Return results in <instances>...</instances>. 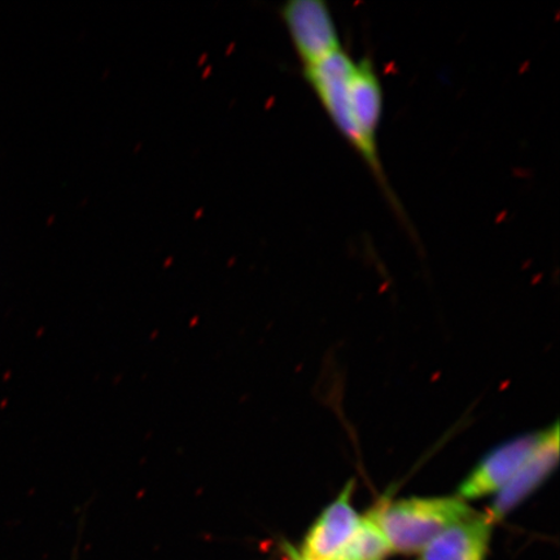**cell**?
<instances>
[{"label": "cell", "mask_w": 560, "mask_h": 560, "mask_svg": "<svg viewBox=\"0 0 560 560\" xmlns=\"http://www.w3.org/2000/svg\"><path fill=\"white\" fill-rule=\"evenodd\" d=\"M559 459V425L542 431L535 451L508 482V486L497 494L492 508L487 514L493 523L505 517L511 511L536 492L542 482L556 470Z\"/></svg>", "instance_id": "cell-6"}, {"label": "cell", "mask_w": 560, "mask_h": 560, "mask_svg": "<svg viewBox=\"0 0 560 560\" xmlns=\"http://www.w3.org/2000/svg\"><path fill=\"white\" fill-rule=\"evenodd\" d=\"M390 552L383 532L368 514L361 517L359 527L338 560H385Z\"/></svg>", "instance_id": "cell-9"}, {"label": "cell", "mask_w": 560, "mask_h": 560, "mask_svg": "<svg viewBox=\"0 0 560 560\" xmlns=\"http://www.w3.org/2000/svg\"><path fill=\"white\" fill-rule=\"evenodd\" d=\"M381 528L392 551L416 555L445 530L475 515L467 503L451 497L383 502L369 513Z\"/></svg>", "instance_id": "cell-1"}, {"label": "cell", "mask_w": 560, "mask_h": 560, "mask_svg": "<svg viewBox=\"0 0 560 560\" xmlns=\"http://www.w3.org/2000/svg\"><path fill=\"white\" fill-rule=\"evenodd\" d=\"M353 67L354 61L340 50L317 65L304 68V75L336 129L363 159L365 151L350 118L348 104V81Z\"/></svg>", "instance_id": "cell-4"}, {"label": "cell", "mask_w": 560, "mask_h": 560, "mask_svg": "<svg viewBox=\"0 0 560 560\" xmlns=\"http://www.w3.org/2000/svg\"><path fill=\"white\" fill-rule=\"evenodd\" d=\"M348 104L357 135L365 151L366 165L382 186L385 185L380 152H377V129L383 115V89L373 62L362 59L354 62L348 81Z\"/></svg>", "instance_id": "cell-3"}, {"label": "cell", "mask_w": 560, "mask_h": 560, "mask_svg": "<svg viewBox=\"0 0 560 560\" xmlns=\"http://www.w3.org/2000/svg\"><path fill=\"white\" fill-rule=\"evenodd\" d=\"M542 432L516 438L495 447L479 462L458 489V499L475 500L499 493L514 478L541 440Z\"/></svg>", "instance_id": "cell-5"}, {"label": "cell", "mask_w": 560, "mask_h": 560, "mask_svg": "<svg viewBox=\"0 0 560 560\" xmlns=\"http://www.w3.org/2000/svg\"><path fill=\"white\" fill-rule=\"evenodd\" d=\"M353 489V482H348L338 499L324 510L306 535L299 557L310 560H338L362 517L350 502Z\"/></svg>", "instance_id": "cell-7"}, {"label": "cell", "mask_w": 560, "mask_h": 560, "mask_svg": "<svg viewBox=\"0 0 560 560\" xmlns=\"http://www.w3.org/2000/svg\"><path fill=\"white\" fill-rule=\"evenodd\" d=\"M280 16L304 68L342 50L331 11L322 0H292Z\"/></svg>", "instance_id": "cell-2"}, {"label": "cell", "mask_w": 560, "mask_h": 560, "mask_svg": "<svg viewBox=\"0 0 560 560\" xmlns=\"http://www.w3.org/2000/svg\"><path fill=\"white\" fill-rule=\"evenodd\" d=\"M492 530L488 515L475 514L441 534L422 551L420 560H486Z\"/></svg>", "instance_id": "cell-8"}, {"label": "cell", "mask_w": 560, "mask_h": 560, "mask_svg": "<svg viewBox=\"0 0 560 560\" xmlns=\"http://www.w3.org/2000/svg\"><path fill=\"white\" fill-rule=\"evenodd\" d=\"M293 560H310V559H305V558H301V557H296L295 559Z\"/></svg>", "instance_id": "cell-10"}]
</instances>
